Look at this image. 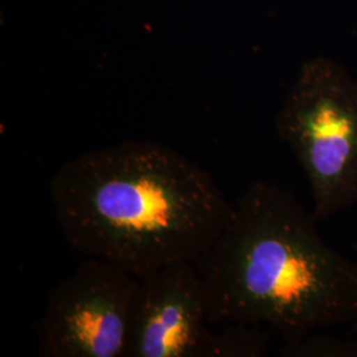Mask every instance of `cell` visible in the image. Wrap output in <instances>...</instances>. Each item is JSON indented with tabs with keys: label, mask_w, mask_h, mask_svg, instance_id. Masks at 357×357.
Returning a JSON list of instances; mask_svg holds the SVG:
<instances>
[{
	"label": "cell",
	"mask_w": 357,
	"mask_h": 357,
	"mask_svg": "<svg viewBox=\"0 0 357 357\" xmlns=\"http://www.w3.org/2000/svg\"><path fill=\"white\" fill-rule=\"evenodd\" d=\"M50 193L72 249L137 278L172 262H195L234 209L203 167L151 142L78 155L53 175Z\"/></svg>",
	"instance_id": "1"
},
{
	"label": "cell",
	"mask_w": 357,
	"mask_h": 357,
	"mask_svg": "<svg viewBox=\"0 0 357 357\" xmlns=\"http://www.w3.org/2000/svg\"><path fill=\"white\" fill-rule=\"evenodd\" d=\"M293 192L257 181L193 264L209 323L261 324L293 342L357 321V262L326 243Z\"/></svg>",
	"instance_id": "2"
},
{
	"label": "cell",
	"mask_w": 357,
	"mask_h": 357,
	"mask_svg": "<svg viewBox=\"0 0 357 357\" xmlns=\"http://www.w3.org/2000/svg\"><path fill=\"white\" fill-rule=\"evenodd\" d=\"M275 125L306 174L319 221L357 204V81L343 65L328 57L302 65Z\"/></svg>",
	"instance_id": "3"
},
{
	"label": "cell",
	"mask_w": 357,
	"mask_h": 357,
	"mask_svg": "<svg viewBox=\"0 0 357 357\" xmlns=\"http://www.w3.org/2000/svg\"><path fill=\"white\" fill-rule=\"evenodd\" d=\"M139 280L88 257L48 294L36 326L44 357H125Z\"/></svg>",
	"instance_id": "4"
},
{
	"label": "cell",
	"mask_w": 357,
	"mask_h": 357,
	"mask_svg": "<svg viewBox=\"0 0 357 357\" xmlns=\"http://www.w3.org/2000/svg\"><path fill=\"white\" fill-rule=\"evenodd\" d=\"M138 280L125 357H215L208 294L195 264L172 262Z\"/></svg>",
	"instance_id": "5"
},
{
	"label": "cell",
	"mask_w": 357,
	"mask_h": 357,
	"mask_svg": "<svg viewBox=\"0 0 357 357\" xmlns=\"http://www.w3.org/2000/svg\"><path fill=\"white\" fill-rule=\"evenodd\" d=\"M270 332L266 326L229 323L216 333L215 357H261L268 352Z\"/></svg>",
	"instance_id": "6"
},
{
	"label": "cell",
	"mask_w": 357,
	"mask_h": 357,
	"mask_svg": "<svg viewBox=\"0 0 357 357\" xmlns=\"http://www.w3.org/2000/svg\"><path fill=\"white\" fill-rule=\"evenodd\" d=\"M319 331L307 333L293 342H283L280 356L283 357H357L356 339H347Z\"/></svg>",
	"instance_id": "7"
},
{
	"label": "cell",
	"mask_w": 357,
	"mask_h": 357,
	"mask_svg": "<svg viewBox=\"0 0 357 357\" xmlns=\"http://www.w3.org/2000/svg\"><path fill=\"white\" fill-rule=\"evenodd\" d=\"M354 249H355V252H357V243L354 245ZM352 328H354V331L357 332V321H355V323L352 324Z\"/></svg>",
	"instance_id": "8"
}]
</instances>
